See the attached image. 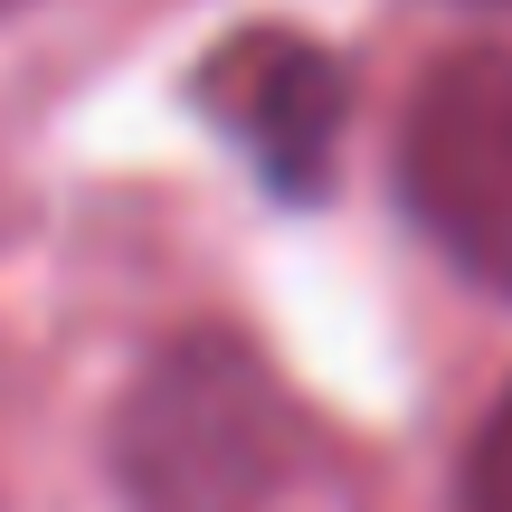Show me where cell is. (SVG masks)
<instances>
[{
  "label": "cell",
  "mask_w": 512,
  "mask_h": 512,
  "mask_svg": "<svg viewBox=\"0 0 512 512\" xmlns=\"http://www.w3.org/2000/svg\"><path fill=\"white\" fill-rule=\"evenodd\" d=\"M0 10H19V0H0Z\"/></svg>",
  "instance_id": "6"
},
{
  "label": "cell",
  "mask_w": 512,
  "mask_h": 512,
  "mask_svg": "<svg viewBox=\"0 0 512 512\" xmlns=\"http://www.w3.org/2000/svg\"><path fill=\"white\" fill-rule=\"evenodd\" d=\"M399 190L465 275L512 294V38L456 48L418 76L399 124Z\"/></svg>",
  "instance_id": "2"
},
{
  "label": "cell",
  "mask_w": 512,
  "mask_h": 512,
  "mask_svg": "<svg viewBox=\"0 0 512 512\" xmlns=\"http://www.w3.org/2000/svg\"><path fill=\"white\" fill-rule=\"evenodd\" d=\"M294 389L228 323H200L133 370L114 408V494L124 512H266L294 475Z\"/></svg>",
  "instance_id": "1"
},
{
  "label": "cell",
  "mask_w": 512,
  "mask_h": 512,
  "mask_svg": "<svg viewBox=\"0 0 512 512\" xmlns=\"http://www.w3.org/2000/svg\"><path fill=\"white\" fill-rule=\"evenodd\" d=\"M484 10H512V0H484Z\"/></svg>",
  "instance_id": "5"
},
{
  "label": "cell",
  "mask_w": 512,
  "mask_h": 512,
  "mask_svg": "<svg viewBox=\"0 0 512 512\" xmlns=\"http://www.w3.org/2000/svg\"><path fill=\"white\" fill-rule=\"evenodd\" d=\"M200 95L228 124V143H238L285 200H313V190L332 181L351 95H342L332 48H313L304 29H238V38H219V57L200 67Z\"/></svg>",
  "instance_id": "3"
},
{
  "label": "cell",
  "mask_w": 512,
  "mask_h": 512,
  "mask_svg": "<svg viewBox=\"0 0 512 512\" xmlns=\"http://www.w3.org/2000/svg\"><path fill=\"white\" fill-rule=\"evenodd\" d=\"M465 512H512V389L494 399L475 456H465Z\"/></svg>",
  "instance_id": "4"
}]
</instances>
